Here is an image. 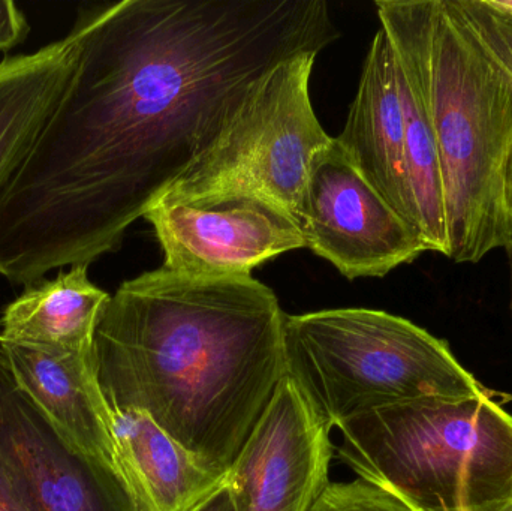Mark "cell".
Instances as JSON below:
<instances>
[{"label": "cell", "instance_id": "22", "mask_svg": "<svg viewBox=\"0 0 512 511\" xmlns=\"http://www.w3.org/2000/svg\"><path fill=\"white\" fill-rule=\"evenodd\" d=\"M490 11L512 18V0H483Z\"/></svg>", "mask_w": 512, "mask_h": 511}, {"label": "cell", "instance_id": "23", "mask_svg": "<svg viewBox=\"0 0 512 511\" xmlns=\"http://www.w3.org/2000/svg\"><path fill=\"white\" fill-rule=\"evenodd\" d=\"M507 511H511V509H508Z\"/></svg>", "mask_w": 512, "mask_h": 511}, {"label": "cell", "instance_id": "8", "mask_svg": "<svg viewBox=\"0 0 512 511\" xmlns=\"http://www.w3.org/2000/svg\"><path fill=\"white\" fill-rule=\"evenodd\" d=\"M144 218L164 251L162 267L189 278H249L265 261L306 248L288 210L249 192L161 200Z\"/></svg>", "mask_w": 512, "mask_h": 511}, {"label": "cell", "instance_id": "18", "mask_svg": "<svg viewBox=\"0 0 512 511\" xmlns=\"http://www.w3.org/2000/svg\"><path fill=\"white\" fill-rule=\"evenodd\" d=\"M29 33L26 15L11 0H0V51L20 45Z\"/></svg>", "mask_w": 512, "mask_h": 511}, {"label": "cell", "instance_id": "13", "mask_svg": "<svg viewBox=\"0 0 512 511\" xmlns=\"http://www.w3.org/2000/svg\"><path fill=\"white\" fill-rule=\"evenodd\" d=\"M117 470L141 511H189L224 485L143 411H113Z\"/></svg>", "mask_w": 512, "mask_h": 511}, {"label": "cell", "instance_id": "1", "mask_svg": "<svg viewBox=\"0 0 512 511\" xmlns=\"http://www.w3.org/2000/svg\"><path fill=\"white\" fill-rule=\"evenodd\" d=\"M74 74L0 192V276L117 251L285 60L339 38L324 0H122L80 12Z\"/></svg>", "mask_w": 512, "mask_h": 511}, {"label": "cell", "instance_id": "4", "mask_svg": "<svg viewBox=\"0 0 512 511\" xmlns=\"http://www.w3.org/2000/svg\"><path fill=\"white\" fill-rule=\"evenodd\" d=\"M337 429L340 461L418 511L512 507V414L487 389L384 405Z\"/></svg>", "mask_w": 512, "mask_h": 511}, {"label": "cell", "instance_id": "12", "mask_svg": "<svg viewBox=\"0 0 512 511\" xmlns=\"http://www.w3.org/2000/svg\"><path fill=\"white\" fill-rule=\"evenodd\" d=\"M336 141L382 200L417 230L406 170L399 66L382 27L373 36L357 95Z\"/></svg>", "mask_w": 512, "mask_h": 511}, {"label": "cell", "instance_id": "24", "mask_svg": "<svg viewBox=\"0 0 512 511\" xmlns=\"http://www.w3.org/2000/svg\"><path fill=\"white\" fill-rule=\"evenodd\" d=\"M511 511H512V507H511Z\"/></svg>", "mask_w": 512, "mask_h": 511}, {"label": "cell", "instance_id": "21", "mask_svg": "<svg viewBox=\"0 0 512 511\" xmlns=\"http://www.w3.org/2000/svg\"><path fill=\"white\" fill-rule=\"evenodd\" d=\"M504 198L505 207H507V212L512 222V153L510 159H508L507 168H505Z\"/></svg>", "mask_w": 512, "mask_h": 511}, {"label": "cell", "instance_id": "3", "mask_svg": "<svg viewBox=\"0 0 512 511\" xmlns=\"http://www.w3.org/2000/svg\"><path fill=\"white\" fill-rule=\"evenodd\" d=\"M400 71L423 102L444 180L448 257L477 264L512 248L504 177L512 153V78L454 0H376Z\"/></svg>", "mask_w": 512, "mask_h": 511}, {"label": "cell", "instance_id": "6", "mask_svg": "<svg viewBox=\"0 0 512 511\" xmlns=\"http://www.w3.org/2000/svg\"><path fill=\"white\" fill-rule=\"evenodd\" d=\"M316 56L298 54L277 65L215 146L162 200L249 192L270 198L295 219L310 168L333 143L310 101Z\"/></svg>", "mask_w": 512, "mask_h": 511}, {"label": "cell", "instance_id": "11", "mask_svg": "<svg viewBox=\"0 0 512 511\" xmlns=\"http://www.w3.org/2000/svg\"><path fill=\"white\" fill-rule=\"evenodd\" d=\"M0 357L17 386L72 449L119 473L114 414L99 386L93 348L0 342Z\"/></svg>", "mask_w": 512, "mask_h": 511}, {"label": "cell", "instance_id": "10", "mask_svg": "<svg viewBox=\"0 0 512 511\" xmlns=\"http://www.w3.org/2000/svg\"><path fill=\"white\" fill-rule=\"evenodd\" d=\"M0 462L35 511H141L110 465L72 449L0 357Z\"/></svg>", "mask_w": 512, "mask_h": 511}, {"label": "cell", "instance_id": "7", "mask_svg": "<svg viewBox=\"0 0 512 511\" xmlns=\"http://www.w3.org/2000/svg\"><path fill=\"white\" fill-rule=\"evenodd\" d=\"M304 245L345 278H384L430 252L420 233L364 180L333 138L310 168L295 215Z\"/></svg>", "mask_w": 512, "mask_h": 511}, {"label": "cell", "instance_id": "5", "mask_svg": "<svg viewBox=\"0 0 512 511\" xmlns=\"http://www.w3.org/2000/svg\"><path fill=\"white\" fill-rule=\"evenodd\" d=\"M283 336L288 374L331 429L384 405L486 390L447 342L385 311L286 315Z\"/></svg>", "mask_w": 512, "mask_h": 511}, {"label": "cell", "instance_id": "20", "mask_svg": "<svg viewBox=\"0 0 512 511\" xmlns=\"http://www.w3.org/2000/svg\"><path fill=\"white\" fill-rule=\"evenodd\" d=\"M189 511H236L227 483H224L221 488L216 489L206 500L201 501L200 504Z\"/></svg>", "mask_w": 512, "mask_h": 511}, {"label": "cell", "instance_id": "2", "mask_svg": "<svg viewBox=\"0 0 512 511\" xmlns=\"http://www.w3.org/2000/svg\"><path fill=\"white\" fill-rule=\"evenodd\" d=\"M286 314L249 276L201 279L165 267L120 285L93 341L113 411H143L227 476L286 372Z\"/></svg>", "mask_w": 512, "mask_h": 511}, {"label": "cell", "instance_id": "17", "mask_svg": "<svg viewBox=\"0 0 512 511\" xmlns=\"http://www.w3.org/2000/svg\"><path fill=\"white\" fill-rule=\"evenodd\" d=\"M468 26L512 78V18L490 11L483 0H454Z\"/></svg>", "mask_w": 512, "mask_h": 511}, {"label": "cell", "instance_id": "19", "mask_svg": "<svg viewBox=\"0 0 512 511\" xmlns=\"http://www.w3.org/2000/svg\"><path fill=\"white\" fill-rule=\"evenodd\" d=\"M0 511H35L0 462Z\"/></svg>", "mask_w": 512, "mask_h": 511}, {"label": "cell", "instance_id": "15", "mask_svg": "<svg viewBox=\"0 0 512 511\" xmlns=\"http://www.w3.org/2000/svg\"><path fill=\"white\" fill-rule=\"evenodd\" d=\"M89 266H74L53 281L36 282L3 312L0 342L30 347L87 350L110 294L87 275Z\"/></svg>", "mask_w": 512, "mask_h": 511}, {"label": "cell", "instance_id": "16", "mask_svg": "<svg viewBox=\"0 0 512 511\" xmlns=\"http://www.w3.org/2000/svg\"><path fill=\"white\" fill-rule=\"evenodd\" d=\"M309 511H418L387 489L366 480L328 483Z\"/></svg>", "mask_w": 512, "mask_h": 511}, {"label": "cell", "instance_id": "14", "mask_svg": "<svg viewBox=\"0 0 512 511\" xmlns=\"http://www.w3.org/2000/svg\"><path fill=\"white\" fill-rule=\"evenodd\" d=\"M80 56L74 29L35 53L0 62V192L8 185L62 98Z\"/></svg>", "mask_w": 512, "mask_h": 511}, {"label": "cell", "instance_id": "9", "mask_svg": "<svg viewBox=\"0 0 512 511\" xmlns=\"http://www.w3.org/2000/svg\"><path fill=\"white\" fill-rule=\"evenodd\" d=\"M331 428L286 372L227 474L236 511H309L328 486Z\"/></svg>", "mask_w": 512, "mask_h": 511}]
</instances>
